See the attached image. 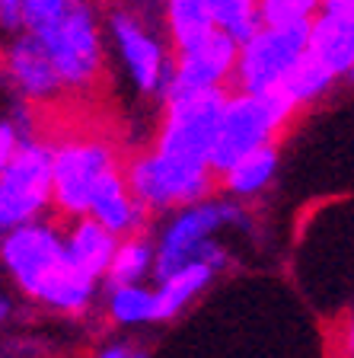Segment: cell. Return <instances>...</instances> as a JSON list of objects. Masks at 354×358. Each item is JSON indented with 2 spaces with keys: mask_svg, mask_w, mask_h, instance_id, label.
<instances>
[{
  "mask_svg": "<svg viewBox=\"0 0 354 358\" xmlns=\"http://www.w3.org/2000/svg\"><path fill=\"white\" fill-rule=\"evenodd\" d=\"M0 262L26 298L71 317L87 313L96 301V288L103 285L74 262L64 227L42 217L3 234Z\"/></svg>",
  "mask_w": 354,
  "mask_h": 358,
  "instance_id": "obj_1",
  "label": "cell"
},
{
  "mask_svg": "<svg viewBox=\"0 0 354 358\" xmlns=\"http://www.w3.org/2000/svg\"><path fill=\"white\" fill-rule=\"evenodd\" d=\"M246 227V211L236 199H214L207 195L201 201L182 205L170 211L166 224L156 231V266L154 282L176 272L179 266L195 259H211L227 266V250L217 243V234Z\"/></svg>",
  "mask_w": 354,
  "mask_h": 358,
  "instance_id": "obj_2",
  "label": "cell"
},
{
  "mask_svg": "<svg viewBox=\"0 0 354 358\" xmlns=\"http://www.w3.org/2000/svg\"><path fill=\"white\" fill-rule=\"evenodd\" d=\"M227 93L230 87H214L163 99V119L154 138L156 154L192 170L214 173V144Z\"/></svg>",
  "mask_w": 354,
  "mask_h": 358,
  "instance_id": "obj_3",
  "label": "cell"
},
{
  "mask_svg": "<svg viewBox=\"0 0 354 358\" xmlns=\"http://www.w3.org/2000/svg\"><path fill=\"white\" fill-rule=\"evenodd\" d=\"M294 103L281 90L246 93V90L230 87L221 112V128H217L214 173L221 176L239 157L265 148V144H278V134H284V128L294 122Z\"/></svg>",
  "mask_w": 354,
  "mask_h": 358,
  "instance_id": "obj_4",
  "label": "cell"
},
{
  "mask_svg": "<svg viewBox=\"0 0 354 358\" xmlns=\"http://www.w3.org/2000/svg\"><path fill=\"white\" fill-rule=\"evenodd\" d=\"M48 208H54L52 144L22 138L20 150L0 170V231L38 221Z\"/></svg>",
  "mask_w": 354,
  "mask_h": 358,
  "instance_id": "obj_5",
  "label": "cell"
},
{
  "mask_svg": "<svg viewBox=\"0 0 354 358\" xmlns=\"http://www.w3.org/2000/svg\"><path fill=\"white\" fill-rule=\"evenodd\" d=\"M313 20L290 22V26H258L246 42H239L233 90L246 93H272L284 83L294 64L310 48Z\"/></svg>",
  "mask_w": 354,
  "mask_h": 358,
  "instance_id": "obj_6",
  "label": "cell"
},
{
  "mask_svg": "<svg viewBox=\"0 0 354 358\" xmlns=\"http://www.w3.org/2000/svg\"><path fill=\"white\" fill-rule=\"evenodd\" d=\"M118 166H121L118 154L99 138H67L52 144L54 211L64 221L89 215L96 186Z\"/></svg>",
  "mask_w": 354,
  "mask_h": 358,
  "instance_id": "obj_7",
  "label": "cell"
},
{
  "mask_svg": "<svg viewBox=\"0 0 354 358\" xmlns=\"http://www.w3.org/2000/svg\"><path fill=\"white\" fill-rule=\"evenodd\" d=\"M45 42L58 67L64 90H87L103 74V36H99L96 13L87 0H71L67 13L48 29L36 32Z\"/></svg>",
  "mask_w": 354,
  "mask_h": 358,
  "instance_id": "obj_8",
  "label": "cell"
},
{
  "mask_svg": "<svg viewBox=\"0 0 354 358\" xmlns=\"http://www.w3.org/2000/svg\"><path fill=\"white\" fill-rule=\"evenodd\" d=\"M172 52H176L172 55V77L163 99L182 96V93H198V90L233 87L239 42L227 29L214 26L201 38L182 45V48H172Z\"/></svg>",
  "mask_w": 354,
  "mask_h": 358,
  "instance_id": "obj_9",
  "label": "cell"
},
{
  "mask_svg": "<svg viewBox=\"0 0 354 358\" xmlns=\"http://www.w3.org/2000/svg\"><path fill=\"white\" fill-rule=\"evenodd\" d=\"M109 32L115 42L118 61L125 64L131 83L144 96H160L170 87L172 77V58L166 55L163 42L144 29V22L134 20L125 7H115L109 13Z\"/></svg>",
  "mask_w": 354,
  "mask_h": 358,
  "instance_id": "obj_10",
  "label": "cell"
},
{
  "mask_svg": "<svg viewBox=\"0 0 354 358\" xmlns=\"http://www.w3.org/2000/svg\"><path fill=\"white\" fill-rule=\"evenodd\" d=\"M7 77L20 90V96L29 103H52L64 93V80L52 55L42 38L29 29H22L7 48Z\"/></svg>",
  "mask_w": 354,
  "mask_h": 358,
  "instance_id": "obj_11",
  "label": "cell"
},
{
  "mask_svg": "<svg viewBox=\"0 0 354 358\" xmlns=\"http://www.w3.org/2000/svg\"><path fill=\"white\" fill-rule=\"evenodd\" d=\"M89 215L96 217L99 224H105L112 234H118V237L147 231L150 211L140 205V199L134 195V189L128 186L125 164L118 166V170H112L109 176L96 186L93 201H89Z\"/></svg>",
  "mask_w": 354,
  "mask_h": 358,
  "instance_id": "obj_12",
  "label": "cell"
},
{
  "mask_svg": "<svg viewBox=\"0 0 354 358\" xmlns=\"http://www.w3.org/2000/svg\"><path fill=\"white\" fill-rule=\"evenodd\" d=\"M221 262L211 259H195L179 266L176 272L163 275L160 282H154L156 288V310H160V320H176L179 313H185L195 301L211 288V282L221 272Z\"/></svg>",
  "mask_w": 354,
  "mask_h": 358,
  "instance_id": "obj_13",
  "label": "cell"
},
{
  "mask_svg": "<svg viewBox=\"0 0 354 358\" xmlns=\"http://www.w3.org/2000/svg\"><path fill=\"white\" fill-rule=\"evenodd\" d=\"M310 52L339 77L354 67V10H316L310 26Z\"/></svg>",
  "mask_w": 354,
  "mask_h": 358,
  "instance_id": "obj_14",
  "label": "cell"
},
{
  "mask_svg": "<svg viewBox=\"0 0 354 358\" xmlns=\"http://www.w3.org/2000/svg\"><path fill=\"white\" fill-rule=\"evenodd\" d=\"M64 240H67V250H71L77 266L87 268L93 278L105 282L121 237L112 234L105 224H99L93 215H80V217H71V221H67Z\"/></svg>",
  "mask_w": 354,
  "mask_h": 358,
  "instance_id": "obj_15",
  "label": "cell"
},
{
  "mask_svg": "<svg viewBox=\"0 0 354 358\" xmlns=\"http://www.w3.org/2000/svg\"><path fill=\"white\" fill-rule=\"evenodd\" d=\"M278 144H265V148L252 150V154L239 157L236 164H230L227 170L217 176V186L236 201H249L256 195H262L278 176Z\"/></svg>",
  "mask_w": 354,
  "mask_h": 358,
  "instance_id": "obj_16",
  "label": "cell"
},
{
  "mask_svg": "<svg viewBox=\"0 0 354 358\" xmlns=\"http://www.w3.org/2000/svg\"><path fill=\"white\" fill-rule=\"evenodd\" d=\"M105 313L115 327H147V323H160V310H156V288L147 282L134 285H105Z\"/></svg>",
  "mask_w": 354,
  "mask_h": 358,
  "instance_id": "obj_17",
  "label": "cell"
},
{
  "mask_svg": "<svg viewBox=\"0 0 354 358\" xmlns=\"http://www.w3.org/2000/svg\"><path fill=\"white\" fill-rule=\"evenodd\" d=\"M341 77L335 74L329 64H323V61L316 58V55L307 48V55H303L300 61L294 64V71H290L288 77H284V83H281V93L294 103V109H307V106L319 103V99L329 93V90L339 83Z\"/></svg>",
  "mask_w": 354,
  "mask_h": 358,
  "instance_id": "obj_18",
  "label": "cell"
},
{
  "mask_svg": "<svg viewBox=\"0 0 354 358\" xmlns=\"http://www.w3.org/2000/svg\"><path fill=\"white\" fill-rule=\"evenodd\" d=\"M154 266H156V237H150L147 231L128 234L118 243L115 259H112L109 275H105L103 285L147 282V278H154Z\"/></svg>",
  "mask_w": 354,
  "mask_h": 358,
  "instance_id": "obj_19",
  "label": "cell"
},
{
  "mask_svg": "<svg viewBox=\"0 0 354 358\" xmlns=\"http://www.w3.org/2000/svg\"><path fill=\"white\" fill-rule=\"evenodd\" d=\"M163 7H166L172 48H182L217 26L214 13H211V0H163Z\"/></svg>",
  "mask_w": 354,
  "mask_h": 358,
  "instance_id": "obj_20",
  "label": "cell"
},
{
  "mask_svg": "<svg viewBox=\"0 0 354 358\" xmlns=\"http://www.w3.org/2000/svg\"><path fill=\"white\" fill-rule=\"evenodd\" d=\"M211 13L221 29H227L236 42H246L262 26L258 0H211Z\"/></svg>",
  "mask_w": 354,
  "mask_h": 358,
  "instance_id": "obj_21",
  "label": "cell"
},
{
  "mask_svg": "<svg viewBox=\"0 0 354 358\" xmlns=\"http://www.w3.org/2000/svg\"><path fill=\"white\" fill-rule=\"evenodd\" d=\"M323 0H258V20L265 26H290L313 20Z\"/></svg>",
  "mask_w": 354,
  "mask_h": 358,
  "instance_id": "obj_22",
  "label": "cell"
},
{
  "mask_svg": "<svg viewBox=\"0 0 354 358\" xmlns=\"http://www.w3.org/2000/svg\"><path fill=\"white\" fill-rule=\"evenodd\" d=\"M71 0H26V29L42 32L67 13Z\"/></svg>",
  "mask_w": 354,
  "mask_h": 358,
  "instance_id": "obj_23",
  "label": "cell"
},
{
  "mask_svg": "<svg viewBox=\"0 0 354 358\" xmlns=\"http://www.w3.org/2000/svg\"><path fill=\"white\" fill-rule=\"evenodd\" d=\"M22 138H29V134H22V128L16 122H0V170L10 164V157L20 150Z\"/></svg>",
  "mask_w": 354,
  "mask_h": 358,
  "instance_id": "obj_24",
  "label": "cell"
},
{
  "mask_svg": "<svg viewBox=\"0 0 354 358\" xmlns=\"http://www.w3.org/2000/svg\"><path fill=\"white\" fill-rule=\"evenodd\" d=\"M0 29L7 32L26 29V0H0Z\"/></svg>",
  "mask_w": 354,
  "mask_h": 358,
  "instance_id": "obj_25",
  "label": "cell"
},
{
  "mask_svg": "<svg viewBox=\"0 0 354 358\" xmlns=\"http://www.w3.org/2000/svg\"><path fill=\"white\" fill-rule=\"evenodd\" d=\"M128 349H131L128 343H109V345H103V349H99L93 358H125Z\"/></svg>",
  "mask_w": 354,
  "mask_h": 358,
  "instance_id": "obj_26",
  "label": "cell"
},
{
  "mask_svg": "<svg viewBox=\"0 0 354 358\" xmlns=\"http://www.w3.org/2000/svg\"><path fill=\"white\" fill-rule=\"evenodd\" d=\"M341 343H345V352H348V358L354 355V310H351V317H348V323H345V336H341Z\"/></svg>",
  "mask_w": 354,
  "mask_h": 358,
  "instance_id": "obj_27",
  "label": "cell"
},
{
  "mask_svg": "<svg viewBox=\"0 0 354 358\" xmlns=\"http://www.w3.org/2000/svg\"><path fill=\"white\" fill-rule=\"evenodd\" d=\"M7 313H10V304H7V301H3V298H0V320H3Z\"/></svg>",
  "mask_w": 354,
  "mask_h": 358,
  "instance_id": "obj_28",
  "label": "cell"
},
{
  "mask_svg": "<svg viewBox=\"0 0 354 358\" xmlns=\"http://www.w3.org/2000/svg\"><path fill=\"white\" fill-rule=\"evenodd\" d=\"M345 80H348V83H351V87H354V67H351V71H348V74H345Z\"/></svg>",
  "mask_w": 354,
  "mask_h": 358,
  "instance_id": "obj_29",
  "label": "cell"
},
{
  "mask_svg": "<svg viewBox=\"0 0 354 358\" xmlns=\"http://www.w3.org/2000/svg\"><path fill=\"white\" fill-rule=\"evenodd\" d=\"M351 358H354V355H351Z\"/></svg>",
  "mask_w": 354,
  "mask_h": 358,
  "instance_id": "obj_30",
  "label": "cell"
}]
</instances>
